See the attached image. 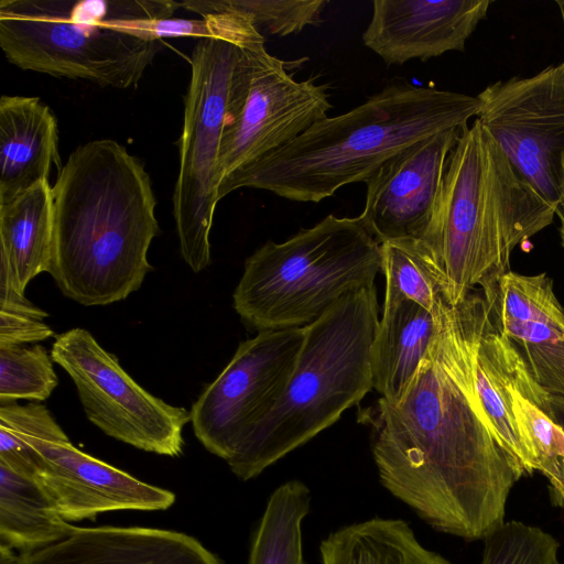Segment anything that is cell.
<instances>
[{"instance_id": "1", "label": "cell", "mask_w": 564, "mask_h": 564, "mask_svg": "<svg viewBox=\"0 0 564 564\" xmlns=\"http://www.w3.org/2000/svg\"><path fill=\"white\" fill-rule=\"evenodd\" d=\"M358 417L382 486L434 530L484 541L506 522L525 471L486 421L447 306L404 398L380 397Z\"/></svg>"}, {"instance_id": "2", "label": "cell", "mask_w": 564, "mask_h": 564, "mask_svg": "<svg viewBox=\"0 0 564 564\" xmlns=\"http://www.w3.org/2000/svg\"><path fill=\"white\" fill-rule=\"evenodd\" d=\"M48 273L64 296L108 305L139 290L152 270L156 199L142 162L111 139L77 147L52 186Z\"/></svg>"}, {"instance_id": "3", "label": "cell", "mask_w": 564, "mask_h": 564, "mask_svg": "<svg viewBox=\"0 0 564 564\" xmlns=\"http://www.w3.org/2000/svg\"><path fill=\"white\" fill-rule=\"evenodd\" d=\"M478 97L398 82L354 109L325 117L285 147L218 189L240 187L294 202L318 203L345 185L366 182L388 159L432 134L465 128L478 116Z\"/></svg>"}, {"instance_id": "4", "label": "cell", "mask_w": 564, "mask_h": 564, "mask_svg": "<svg viewBox=\"0 0 564 564\" xmlns=\"http://www.w3.org/2000/svg\"><path fill=\"white\" fill-rule=\"evenodd\" d=\"M556 208L519 176L478 119L463 129L447 163L441 197L421 239L444 299L460 303L510 271L516 247L552 224Z\"/></svg>"}, {"instance_id": "5", "label": "cell", "mask_w": 564, "mask_h": 564, "mask_svg": "<svg viewBox=\"0 0 564 564\" xmlns=\"http://www.w3.org/2000/svg\"><path fill=\"white\" fill-rule=\"evenodd\" d=\"M379 325L376 284L356 289L304 328L289 383L229 465L249 480L333 425L372 389L370 349Z\"/></svg>"}, {"instance_id": "6", "label": "cell", "mask_w": 564, "mask_h": 564, "mask_svg": "<svg viewBox=\"0 0 564 564\" xmlns=\"http://www.w3.org/2000/svg\"><path fill=\"white\" fill-rule=\"evenodd\" d=\"M177 8L172 0H1L0 45L21 69L126 89L160 50L127 26Z\"/></svg>"}, {"instance_id": "7", "label": "cell", "mask_w": 564, "mask_h": 564, "mask_svg": "<svg viewBox=\"0 0 564 564\" xmlns=\"http://www.w3.org/2000/svg\"><path fill=\"white\" fill-rule=\"evenodd\" d=\"M379 271L380 243L360 217L328 215L248 257L234 307L259 332L305 327L349 292L373 284Z\"/></svg>"}, {"instance_id": "8", "label": "cell", "mask_w": 564, "mask_h": 564, "mask_svg": "<svg viewBox=\"0 0 564 564\" xmlns=\"http://www.w3.org/2000/svg\"><path fill=\"white\" fill-rule=\"evenodd\" d=\"M229 12L227 33L221 37L200 39L192 51L178 142L180 171L173 193V215L181 254L196 273L210 263L209 235L219 202L221 138L241 43L254 25L246 14Z\"/></svg>"}, {"instance_id": "9", "label": "cell", "mask_w": 564, "mask_h": 564, "mask_svg": "<svg viewBox=\"0 0 564 564\" xmlns=\"http://www.w3.org/2000/svg\"><path fill=\"white\" fill-rule=\"evenodd\" d=\"M249 73L231 87L218 160V189L236 175L285 147L332 108L325 86L299 82L286 63L264 47L259 29L245 41Z\"/></svg>"}, {"instance_id": "10", "label": "cell", "mask_w": 564, "mask_h": 564, "mask_svg": "<svg viewBox=\"0 0 564 564\" xmlns=\"http://www.w3.org/2000/svg\"><path fill=\"white\" fill-rule=\"evenodd\" d=\"M0 423L32 448L35 479L68 522L110 511L165 510L175 501L172 491L143 482L75 447L43 404L0 405Z\"/></svg>"}, {"instance_id": "11", "label": "cell", "mask_w": 564, "mask_h": 564, "mask_svg": "<svg viewBox=\"0 0 564 564\" xmlns=\"http://www.w3.org/2000/svg\"><path fill=\"white\" fill-rule=\"evenodd\" d=\"M53 362L73 380L88 420L107 436L138 449L177 457L191 412L143 389L85 328L55 337Z\"/></svg>"}, {"instance_id": "12", "label": "cell", "mask_w": 564, "mask_h": 564, "mask_svg": "<svg viewBox=\"0 0 564 564\" xmlns=\"http://www.w3.org/2000/svg\"><path fill=\"white\" fill-rule=\"evenodd\" d=\"M304 328L262 330L241 341L191 409L200 444L229 466L278 403L293 373Z\"/></svg>"}, {"instance_id": "13", "label": "cell", "mask_w": 564, "mask_h": 564, "mask_svg": "<svg viewBox=\"0 0 564 564\" xmlns=\"http://www.w3.org/2000/svg\"><path fill=\"white\" fill-rule=\"evenodd\" d=\"M477 97L480 108L476 119L524 183L557 208L564 192L562 63L530 77L494 83Z\"/></svg>"}, {"instance_id": "14", "label": "cell", "mask_w": 564, "mask_h": 564, "mask_svg": "<svg viewBox=\"0 0 564 564\" xmlns=\"http://www.w3.org/2000/svg\"><path fill=\"white\" fill-rule=\"evenodd\" d=\"M463 129H448L414 142L383 162L365 182L366 199L359 217L379 243L424 237L441 197L449 154Z\"/></svg>"}, {"instance_id": "15", "label": "cell", "mask_w": 564, "mask_h": 564, "mask_svg": "<svg viewBox=\"0 0 564 564\" xmlns=\"http://www.w3.org/2000/svg\"><path fill=\"white\" fill-rule=\"evenodd\" d=\"M492 322L524 360L532 378L564 398V307L546 273L506 272L481 290Z\"/></svg>"}, {"instance_id": "16", "label": "cell", "mask_w": 564, "mask_h": 564, "mask_svg": "<svg viewBox=\"0 0 564 564\" xmlns=\"http://www.w3.org/2000/svg\"><path fill=\"white\" fill-rule=\"evenodd\" d=\"M489 0H375L362 43L387 65L464 51Z\"/></svg>"}, {"instance_id": "17", "label": "cell", "mask_w": 564, "mask_h": 564, "mask_svg": "<svg viewBox=\"0 0 564 564\" xmlns=\"http://www.w3.org/2000/svg\"><path fill=\"white\" fill-rule=\"evenodd\" d=\"M19 555L18 564H225L186 533L142 527H76L64 540Z\"/></svg>"}, {"instance_id": "18", "label": "cell", "mask_w": 564, "mask_h": 564, "mask_svg": "<svg viewBox=\"0 0 564 564\" xmlns=\"http://www.w3.org/2000/svg\"><path fill=\"white\" fill-rule=\"evenodd\" d=\"M61 171L57 121L37 97L0 98V204Z\"/></svg>"}, {"instance_id": "19", "label": "cell", "mask_w": 564, "mask_h": 564, "mask_svg": "<svg viewBox=\"0 0 564 564\" xmlns=\"http://www.w3.org/2000/svg\"><path fill=\"white\" fill-rule=\"evenodd\" d=\"M444 304L435 313L411 300L383 304L370 349V369L372 388L391 404L406 394L440 330Z\"/></svg>"}, {"instance_id": "20", "label": "cell", "mask_w": 564, "mask_h": 564, "mask_svg": "<svg viewBox=\"0 0 564 564\" xmlns=\"http://www.w3.org/2000/svg\"><path fill=\"white\" fill-rule=\"evenodd\" d=\"M53 194L42 181L6 204H0V269L24 294L32 279L51 267Z\"/></svg>"}, {"instance_id": "21", "label": "cell", "mask_w": 564, "mask_h": 564, "mask_svg": "<svg viewBox=\"0 0 564 564\" xmlns=\"http://www.w3.org/2000/svg\"><path fill=\"white\" fill-rule=\"evenodd\" d=\"M75 528L35 478L0 464V544L33 552L64 540Z\"/></svg>"}, {"instance_id": "22", "label": "cell", "mask_w": 564, "mask_h": 564, "mask_svg": "<svg viewBox=\"0 0 564 564\" xmlns=\"http://www.w3.org/2000/svg\"><path fill=\"white\" fill-rule=\"evenodd\" d=\"M319 551L323 564H453L424 547L401 519L372 518L339 528Z\"/></svg>"}, {"instance_id": "23", "label": "cell", "mask_w": 564, "mask_h": 564, "mask_svg": "<svg viewBox=\"0 0 564 564\" xmlns=\"http://www.w3.org/2000/svg\"><path fill=\"white\" fill-rule=\"evenodd\" d=\"M310 506V489L301 480L279 486L253 533L248 564H305L302 523Z\"/></svg>"}, {"instance_id": "24", "label": "cell", "mask_w": 564, "mask_h": 564, "mask_svg": "<svg viewBox=\"0 0 564 564\" xmlns=\"http://www.w3.org/2000/svg\"><path fill=\"white\" fill-rule=\"evenodd\" d=\"M380 250L386 278L383 304L411 300L438 312L446 300L426 245L421 239L403 238L380 243Z\"/></svg>"}, {"instance_id": "25", "label": "cell", "mask_w": 564, "mask_h": 564, "mask_svg": "<svg viewBox=\"0 0 564 564\" xmlns=\"http://www.w3.org/2000/svg\"><path fill=\"white\" fill-rule=\"evenodd\" d=\"M326 4V0H191L180 2V8L202 17L223 11L240 12L258 29L262 26L271 35L286 36L318 24Z\"/></svg>"}, {"instance_id": "26", "label": "cell", "mask_w": 564, "mask_h": 564, "mask_svg": "<svg viewBox=\"0 0 564 564\" xmlns=\"http://www.w3.org/2000/svg\"><path fill=\"white\" fill-rule=\"evenodd\" d=\"M52 361L41 345L0 348V405L45 401L58 384Z\"/></svg>"}, {"instance_id": "27", "label": "cell", "mask_w": 564, "mask_h": 564, "mask_svg": "<svg viewBox=\"0 0 564 564\" xmlns=\"http://www.w3.org/2000/svg\"><path fill=\"white\" fill-rule=\"evenodd\" d=\"M558 551L551 533L512 520L484 539L480 564H562Z\"/></svg>"}, {"instance_id": "28", "label": "cell", "mask_w": 564, "mask_h": 564, "mask_svg": "<svg viewBox=\"0 0 564 564\" xmlns=\"http://www.w3.org/2000/svg\"><path fill=\"white\" fill-rule=\"evenodd\" d=\"M53 335V329L43 321L0 311V348L37 343Z\"/></svg>"}, {"instance_id": "29", "label": "cell", "mask_w": 564, "mask_h": 564, "mask_svg": "<svg viewBox=\"0 0 564 564\" xmlns=\"http://www.w3.org/2000/svg\"><path fill=\"white\" fill-rule=\"evenodd\" d=\"M543 411L564 431V398L549 395ZM553 505L564 508V458L558 462L554 470L546 477Z\"/></svg>"}, {"instance_id": "30", "label": "cell", "mask_w": 564, "mask_h": 564, "mask_svg": "<svg viewBox=\"0 0 564 564\" xmlns=\"http://www.w3.org/2000/svg\"><path fill=\"white\" fill-rule=\"evenodd\" d=\"M0 311L26 315L43 321L48 314L19 293L9 274L0 269Z\"/></svg>"}, {"instance_id": "31", "label": "cell", "mask_w": 564, "mask_h": 564, "mask_svg": "<svg viewBox=\"0 0 564 564\" xmlns=\"http://www.w3.org/2000/svg\"><path fill=\"white\" fill-rule=\"evenodd\" d=\"M19 557L20 555L15 550L0 544V564H18Z\"/></svg>"}, {"instance_id": "32", "label": "cell", "mask_w": 564, "mask_h": 564, "mask_svg": "<svg viewBox=\"0 0 564 564\" xmlns=\"http://www.w3.org/2000/svg\"><path fill=\"white\" fill-rule=\"evenodd\" d=\"M556 216L558 217V220H560L558 234H560L561 246L564 249V205L558 206L556 208Z\"/></svg>"}, {"instance_id": "33", "label": "cell", "mask_w": 564, "mask_h": 564, "mask_svg": "<svg viewBox=\"0 0 564 564\" xmlns=\"http://www.w3.org/2000/svg\"><path fill=\"white\" fill-rule=\"evenodd\" d=\"M556 4L558 6L560 12H561V17H562L563 26H564V0H557ZM562 65H563V68H564V62H562Z\"/></svg>"}, {"instance_id": "34", "label": "cell", "mask_w": 564, "mask_h": 564, "mask_svg": "<svg viewBox=\"0 0 564 564\" xmlns=\"http://www.w3.org/2000/svg\"><path fill=\"white\" fill-rule=\"evenodd\" d=\"M563 169H564V156H563ZM564 205V192H563V198H562V203L560 206Z\"/></svg>"}]
</instances>
